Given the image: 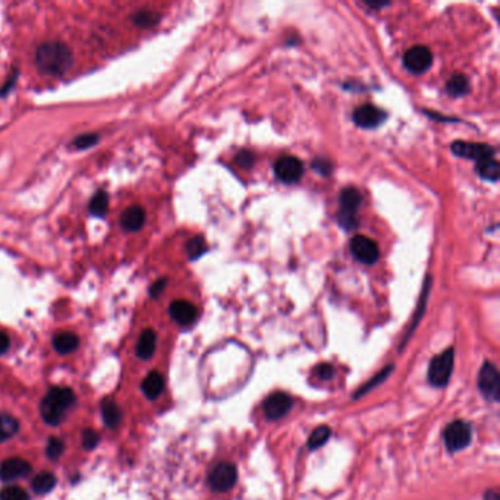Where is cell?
Listing matches in <instances>:
<instances>
[{"label": "cell", "instance_id": "cell-1", "mask_svg": "<svg viewBox=\"0 0 500 500\" xmlns=\"http://www.w3.org/2000/svg\"><path fill=\"white\" fill-rule=\"evenodd\" d=\"M37 68L50 76H59L69 71L72 65V51L61 41L43 43L36 50Z\"/></svg>", "mask_w": 500, "mask_h": 500}, {"label": "cell", "instance_id": "cell-2", "mask_svg": "<svg viewBox=\"0 0 500 500\" xmlns=\"http://www.w3.org/2000/svg\"><path fill=\"white\" fill-rule=\"evenodd\" d=\"M75 395L69 387H53L41 402V415L46 423L58 426L64 421L65 415L72 408Z\"/></svg>", "mask_w": 500, "mask_h": 500}, {"label": "cell", "instance_id": "cell-3", "mask_svg": "<svg viewBox=\"0 0 500 500\" xmlns=\"http://www.w3.org/2000/svg\"><path fill=\"white\" fill-rule=\"evenodd\" d=\"M454 363H455L454 348H448L446 351L433 358L427 373V379L430 384L436 387L446 386L454 371Z\"/></svg>", "mask_w": 500, "mask_h": 500}, {"label": "cell", "instance_id": "cell-4", "mask_svg": "<svg viewBox=\"0 0 500 500\" xmlns=\"http://www.w3.org/2000/svg\"><path fill=\"white\" fill-rule=\"evenodd\" d=\"M443 439L449 452H459L465 449L471 443V439H472L471 426L461 420L454 421L446 427V430H444Z\"/></svg>", "mask_w": 500, "mask_h": 500}, {"label": "cell", "instance_id": "cell-5", "mask_svg": "<svg viewBox=\"0 0 500 500\" xmlns=\"http://www.w3.org/2000/svg\"><path fill=\"white\" fill-rule=\"evenodd\" d=\"M238 480V469L234 464L229 462H221L216 465L210 476H209V484L214 491L225 493L229 491Z\"/></svg>", "mask_w": 500, "mask_h": 500}, {"label": "cell", "instance_id": "cell-6", "mask_svg": "<svg viewBox=\"0 0 500 500\" xmlns=\"http://www.w3.org/2000/svg\"><path fill=\"white\" fill-rule=\"evenodd\" d=\"M361 204V196L355 188H345L341 194V213H339V221L341 225L345 226L348 231L354 229L356 226L355 211Z\"/></svg>", "mask_w": 500, "mask_h": 500}, {"label": "cell", "instance_id": "cell-7", "mask_svg": "<svg viewBox=\"0 0 500 500\" xmlns=\"http://www.w3.org/2000/svg\"><path fill=\"white\" fill-rule=\"evenodd\" d=\"M351 253L352 256L359 261V263H364V264H374L379 257H380V251H379V246L377 244L364 236V235H356L352 238L351 241Z\"/></svg>", "mask_w": 500, "mask_h": 500}, {"label": "cell", "instance_id": "cell-8", "mask_svg": "<svg viewBox=\"0 0 500 500\" xmlns=\"http://www.w3.org/2000/svg\"><path fill=\"white\" fill-rule=\"evenodd\" d=\"M433 64V54L426 46H414L404 56V65L412 74H423Z\"/></svg>", "mask_w": 500, "mask_h": 500}, {"label": "cell", "instance_id": "cell-9", "mask_svg": "<svg viewBox=\"0 0 500 500\" xmlns=\"http://www.w3.org/2000/svg\"><path fill=\"white\" fill-rule=\"evenodd\" d=\"M479 389L489 401H497L500 392L499 371L491 363H486L479 374Z\"/></svg>", "mask_w": 500, "mask_h": 500}, {"label": "cell", "instance_id": "cell-10", "mask_svg": "<svg viewBox=\"0 0 500 500\" xmlns=\"http://www.w3.org/2000/svg\"><path fill=\"white\" fill-rule=\"evenodd\" d=\"M274 174L285 184H295L304 174V164L294 156H285L276 161Z\"/></svg>", "mask_w": 500, "mask_h": 500}, {"label": "cell", "instance_id": "cell-11", "mask_svg": "<svg viewBox=\"0 0 500 500\" xmlns=\"http://www.w3.org/2000/svg\"><path fill=\"white\" fill-rule=\"evenodd\" d=\"M263 408H264V415L267 416L269 420H271V421L281 420L291 411L292 399H291V396H288L284 392H277V394L270 395L264 401Z\"/></svg>", "mask_w": 500, "mask_h": 500}, {"label": "cell", "instance_id": "cell-12", "mask_svg": "<svg viewBox=\"0 0 500 500\" xmlns=\"http://www.w3.org/2000/svg\"><path fill=\"white\" fill-rule=\"evenodd\" d=\"M452 151L455 156L465 157L469 160H476V161L494 157V149L487 146V144H480V143L455 141L452 144Z\"/></svg>", "mask_w": 500, "mask_h": 500}, {"label": "cell", "instance_id": "cell-13", "mask_svg": "<svg viewBox=\"0 0 500 500\" xmlns=\"http://www.w3.org/2000/svg\"><path fill=\"white\" fill-rule=\"evenodd\" d=\"M384 116L386 115L381 109H379L373 104H364V106H359L358 109H355L352 119L358 126L371 129V128L379 126L384 121Z\"/></svg>", "mask_w": 500, "mask_h": 500}, {"label": "cell", "instance_id": "cell-14", "mask_svg": "<svg viewBox=\"0 0 500 500\" xmlns=\"http://www.w3.org/2000/svg\"><path fill=\"white\" fill-rule=\"evenodd\" d=\"M171 317L181 326H189L199 317V310L196 305L185 299H178L171 304Z\"/></svg>", "mask_w": 500, "mask_h": 500}, {"label": "cell", "instance_id": "cell-15", "mask_svg": "<svg viewBox=\"0 0 500 500\" xmlns=\"http://www.w3.org/2000/svg\"><path fill=\"white\" fill-rule=\"evenodd\" d=\"M31 472V465L21 459V458H11L2 462L0 465V479L4 481H12L29 476Z\"/></svg>", "mask_w": 500, "mask_h": 500}, {"label": "cell", "instance_id": "cell-16", "mask_svg": "<svg viewBox=\"0 0 500 500\" xmlns=\"http://www.w3.org/2000/svg\"><path fill=\"white\" fill-rule=\"evenodd\" d=\"M146 224V211L140 206L129 207L124 211L121 217V225L128 232L140 231Z\"/></svg>", "mask_w": 500, "mask_h": 500}, {"label": "cell", "instance_id": "cell-17", "mask_svg": "<svg viewBox=\"0 0 500 500\" xmlns=\"http://www.w3.org/2000/svg\"><path fill=\"white\" fill-rule=\"evenodd\" d=\"M156 344H157V336L154 330L151 329L144 330L136 345V355L141 359H150L156 351Z\"/></svg>", "mask_w": 500, "mask_h": 500}, {"label": "cell", "instance_id": "cell-18", "mask_svg": "<svg viewBox=\"0 0 500 500\" xmlns=\"http://www.w3.org/2000/svg\"><path fill=\"white\" fill-rule=\"evenodd\" d=\"M78 345H79V339L72 331H62L53 338L54 349L62 355L74 352L78 348Z\"/></svg>", "mask_w": 500, "mask_h": 500}, {"label": "cell", "instance_id": "cell-19", "mask_svg": "<svg viewBox=\"0 0 500 500\" xmlns=\"http://www.w3.org/2000/svg\"><path fill=\"white\" fill-rule=\"evenodd\" d=\"M163 389H164V379L160 373L153 371L144 379L143 391H144L147 398L157 399L160 396V394L163 392Z\"/></svg>", "mask_w": 500, "mask_h": 500}, {"label": "cell", "instance_id": "cell-20", "mask_svg": "<svg viewBox=\"0 0 500 500\" xmlns=\"http://www.w3.org/2000/svg\"><path fill=\"white\" fill-rule=\"evenodd\" d=\"M101 412H103L104 424L109 429L115 430L119 426V423H121V409H119V406L114 401L109 399V401L103 402Z\"/></svg>", "mask_w": 500, "mask_h": 500}, {"label": "cell", "instance_id": "cell-21", "mask_svg": "<svg viewBox=\"0 0 500 500\" xmlns=\"http://www.w3.org/2000/svg\"><path fill=\"white\" fill-rule=\"evenodd\" d=\"M476 171H477V174H479L483 179L493 181V182L497 181L499 176H500L499 163L494 160V157H490V159H484V160L477 161Z\"/></svg>", "mask_w": 500, "mask_h": 500}, {"label": "cell", "instance_id": "cell-22", "mask_svg": "<svg viewBox=\"0 0 500 500\" xmlns=\"http://www.w3.org/2000/svg\"><path fill=\"white\" fill-rule=\"evenodd\" d=\"M446 90L451 96L454 97H461V96H465L469 93V82H468V78L464 76V75H454L449 81H448V86H446Z\"/></svg>", "mask_w": 500, "mask_h": 500}, {"label": "cell", "instance_id": "cell-23", "mask_svg": "<svg viewBox=\"0 0 500 500\" xmlns=\"http://www.w3.org/2000/svg\"><path fill=\"white\" fill-rule=\"evenodd\" d=\"M18 429H19L18 421L14 419V416L8 414L0 415V443L14 437Z\"/></svg>", "mask_w": 500, "mask_h": 500}, {"label": "cell", "instance_id": "cell-24", "mask_svg": "<svg viewBox=\"0 0 500 500\" xmlns=\"http://www.w3.org/2000/svg\"><path fill=\"white\" fill-rule=\"evenodd\" d=\"M54 484H56V479L50 472H41L33 480V489L39 494H46L50 490H53Z\"/></svg>", "mask_w": 500, "mask_h": 500}, {"label": "cell", "instance_id": "cell-25", "mask_svg": "<svg viewBox=\"0 0 500 500\" xmlns=\"http://www.w3.org/2000/svg\"><path fill=\"white\" fill-rule=\"evenodd\" d=\"M330 434H331V431H330L329 427H326V426L317 427V429L311 433V436H310V439H309V449L316 451V449L324 446V444L327 443V440L330 439Z\"/></svg>", "mask_w": 500, "mask_h": 500}, {"label": "cell", "instance_id": "cell-26", "mask_svg": "<svg viewBox=\"0 0 500 500\" xmlns=\"http://www.w3.org/2000/svg\"><path fill=\"white\" fill-rule=\"evenodd\" d=\"M107 210H109V196L104 191H99L90 203V211L97 217H103L106 216Z\"/></svg>", "mask_w": 500, "mask_h": 500}, {"label": "cell", "instance_id": "cell-27", "mask_svg": "<svg viewBox=\"0 0 500 500\" xmlns=\"http://www.w3.org/2000/svg\"><path fill=\"white\" fill-rule=\"evenodd\" d=\"M206 249H207V244H206L203 236L192 238L186 245V251H188V256L191 257V260H196L200 256H203L206 253Z\"/></svg>", "mask_w": 500, "mask_h": 500}, {"label": "cell", "instance_id": "cell-28", "mask_svg": "<svg viewBox=\"0 0 500 500\" xmlns=\"http://www.w3.org/2000/svg\"><path fill=\"white\" fill-rule=\"evenodd\" d=\"M0 500H29V493L18 486H11L0 491Z\"/></svg>", "mask_w": 500, "mask_h": 500}, {"label": "cell", "instance_id": "cell-29", "mask_svg": "<svg viewBox=\"0 0 500 500\" xmlns=\"http://www.w3.org/2000/svg\"><path fill=\"white\" fill-rule=\"evenodd\" d=\"M392 366H389L387 369H383V371H380L373 380H370L363 389H361V391H358V394H356V396H361V395H364V394H367L369 391H370V389H374L376 386H379L380 383H383L389 376H391V373H392Z\"/></svg>", "mask_w": 500, "mask_h": 500}, {"label": "cell", "instance_id": "cell-30", "mask_svg": "<svg viewBox=\"0 0 500 500\" xmlns=\"http://www.w3.org/2000/svg\"><path fill=\"white\" fill-rule=\"evenodd\" d=\"M159 18L160 16L151 11H140L134 16V22L140 26H151L157 24Z\"/></svg>", "mask_w": 500, "mask_h": 500}, {"label": "cell", "instance_id": "cell-31", "mask_svg": "<svg viewBox=\"0 0 500 500\" xmlns=\"http://www.w3.org/2000/svg\"><path fill=\"white\" fill-rule=\"evenodd\" d=\"M99 141V134H94V132H90V134H84V135H79L76 136L75 140H74V146L79 150H84V149H89L94 144H97Z\"/></svg>", "mask_w": 500, "mask_h": 500}, {"label": "cell", "instance_id": "cell-32", "mask_svg": "<svg viewBox=\"0 0 500 500\" xmlns=\"http://www.w3.org/2000/svg\"><path fill=\"white\" fill-rule=\"evenodd\" d=\"M64 452V441L59 439H51L47 444V456L51 459H56Z\"/></svg>", "mask_w": 500, "mask_h": 500}, {"label": "cell", "instance_id": "cell-33", "mask_svg": "<svg viewBox=\"0 0 500 500\" xmlns=\"http://www.w3.org/2000/svg\"><path fill=\"white\" fill-rule=\"evenodd\" d=\"M99 434L94 430H86L84 434H82V443H84V446L87 449H93L97 446L99 443Z\"/></svg>", "mask_w": 500, "mask_h": 500}, {"label": "cell", "instance_id": "cell-34", "mask_svg": "<svg viewBox=\"0 0 500 500\" xmlns=\"http://www.w3.org/2000/svg\"><path fill=\"white\" fill-rule=\"evenodd\" d=\"M313 168H314V171L316 172H319L320 175H323V176H329L330 174H331V164H330V161H327V160H323V159H319V160H316L314 163H313Z\"/></svg>", "mask_w": 500, "mask_h": 500}, {"label": "cell", "instance_id": "cell-35", "mask_svg": "<svg viewBox=\"0 0 500 500\" xmlns=\"http://www.w3.org/2000/svg\"><path fill=\"white\" fill-rule=\"evenodd\" d=\"M236 163L241 166V168H251L254 164V156L248 151H241L236 156Z\"/></svg>", "mask_w": 500, "mask_h": 500}, {"label": "cell", "instance_id": "cell-36", "mask_svg": "<svg viewBox=\"0 0 500 500\" xmlns=\"http://www.w3.org/2000/svg\"><path fill=\"white\" fill-rule=\"evenodd\" d=\"M316 374L321 379V380H330L333 376H335V370H333L331 366L329 364H321L316 369Z\"/></svg>", "mask_w": 500, "mask_h": 500}, {"label": "cell", "instance_id": "cell-37", "mask_svg": "<svg viewBox=\"0 0 500 500\" xmlns=\"http://www.w3.org/2000/svg\"><path fill=\"white\" fill-rule=\"evenodd\" d=\"M164 288H166V279H160V281L154 282V285H153L151 289H150L151 296H153V298H157V296L163 292Z\"/></svg>", "mask_w": 500, "mask_h": 500}, {"label": "cell", "instance_id": "cell-38", "mask_svg": "<svg viewBox=\"0 0 500 500\" xmlns=\"http://www.w3.org/2000/svg\"><path fill=\"white\" fill-rule=\"evenodd\" d=\"M9 345H11L9 336L5 331H0V355L5 354L9 349Z\"/></svg>", "mask_w": 500, "mask_h": 500}, {"label": "cell", "instance_id": "cell-39", "mask_svg": "<svg viewBox=\"0 0 500 500\" xmlns=\"http://www.w3.org/2000/svg\"><path fill=\"white\" fill-rule=\"evenodd\" d=\"M484 500H499V494L496 491H487Z\"/></svg>", "mask_w": 500, "mask_h": 500}]
</instances>
